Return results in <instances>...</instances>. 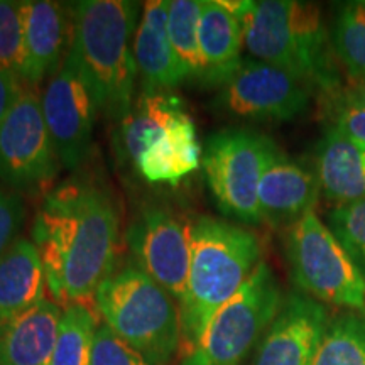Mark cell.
<instances>
[{"label":"cell","mask_w":365,"mask_h":365,"mask_svg":"<svg viewBox=\"0 0 365 365\" xmlns=\"http://www.w3.org/2000/svg\"><path fill=\"white\" fill-rule=\"evenodd\" d=\"M31 235L54 303L63 309L93 307L120 247V210L112 190L95 176L73 175L46 191Z\"/></svg>","instance_id":"1"},{"label":"cell","mask_w":365,"mask_h":365,"mask_svg":"<svg viewBox=\"0 0 365 365\" xmlns=\"http://www.w3.org/2000/svg\"><path fill=\"white\" fill-rule=\"evenodd\" d=\"M262 262V245L249 228L198 215L190 220V272L180 303L181 357L202 340L208 323Z\"/></svg>","instance_id":"2"},{"label":"cell","mask_w":365,"mask_h":365,"mask_svg":"<svg viewBox=\"0 0 365 365\" xmlns=\"http://www.w3.org/2000/svg\"><path fill=\"white\" fill-rule=\"evenodd\" d=\"M240 22L244 46L254 59L287 71L325 100L344 90L330 31L317 4L261 0Z\"/></svg>","instance_id":"3"},{"label":"cell","mask_w":365,"mask_h":365,"mask_svg":"<svg viewBox=\"0 0 365 365\" xmlns=\"http://www.w3.org/2000/svg\"><path fill=\"white\" fill-rule=\"evenodd\" d=\"M73 41L86 80L93 88L100 115L120 124L134 103L137 65L135 29L140 7L129 0L71 2Z\"/></svg>","instance_id":"4"},{"label":"cell","mask_w":365,"mask_h":365,"mask_svg":"<svg viewBox=\"0 0 365 365\" xmlns=\"http://www.w3.org/2000/svg\"><path fill=\"white\" fill-rule=\"evenodd\" d=\"M93 308L120 340L153 365L181 352L180 304L134 262L115 267L100 284Z\"/></svg>","instance_id":"5"},{"label":"cell","mask_w":365,"mask_h":365,"mask_svg":"<svg viewBox=\"0 0 365 365\" xmlns=\"http://www.w3.org/2000/svg\"><path fill=\"white\" fill-rule=\"evenodd\" d=\"M286 259L301 294L333 307L365 309V281L330 227L309 212L286 232Z\"/></svg>","instance_id":"6"},{"label":"cell","mask_w":365,"mask_h":365,"mask_svg":"<svg viewBox=\"0 0 365 365\" xmlns=\"http://www.w3.org/2000/svg\"><path fill=\"white\" fill-rule=\"evenodd\" d=\"M277 145L262 132L245 127L218 130L203 145L202 170L223 215L259 225V185Z\"/></svg>","instance_id":"7"},{"label":"cell","mask_w":365,"mask_h":365,"mask_svg":"<svg viewBox=\"0 0 365 365\" xmlns=\"http://www.w3.org/2000/svg\"><path fill=\"white\" fill-rule=\"evenodd\" d=\"M282 291L267 262H261L242 289L213 317L202 340L180 365H242L282 304Z\"/></svg>","instance_id":"8"},{"label":"cell","mask_w":365,"mask_h":365,"mask_svg":"<svg viewBox=\"0 0 365 365\" xmlns=\"http://www.w3.org/2000/svg\"><path fill=\"white\" fill-rule=\"evenodd\" d=\"M59 170L63 166L46 127L41 93L26 85L0 124V181L14 193H46Z\"/></svg>","instance_id":"9"},{"label":"cell","mask_w":365,"mask_h":365,"mask_svg":"<svg viewBox=\"0 0 365 365\" xmlns=\"http://www.w3.org/2000/svg\"><path fill=\"white\" fill-rule=\"evenodd\" d=\"M41 108L61 166L71 171L80 170L91 153L100 108L71 48L44 86Z\"/></svg>","instance_id":"10"},{"label":"cell","mask_w":365,"mask_h":365,"mask_svg":"<svg viewBox=\"0 0 365 365\" xmlns=\"http://www.w3.org/2000/svg\"><path fill=\"white\" fill-rule=\"evenodd\" d=\"M313 91L281 68L244 59L218 88L213 108L222 115L249 122H289L308 110Z\"/></svg>","instance_id":"11"},{"label":"cell","mask_w":365,"mask_h":365,"mask_svg":"<svg viewBox=\"0 0 365 365\" xmlns=\"http://www.w3.org/2000/svg\"><path fill=\"white\" fill-rule=\"evenodd\" d=\"M125 242L132 262L180 304L188 284L190 220L163 205H144L129 222Z\"/></svg>","instance_id":"12"},{"label":"cell","mask_w":365,"mask_h":365,"mask_svg":"<svg viewBox=\"0 0 365 365\" xmlns=\"http://www.w3.org/2000/svg\"><path fill=\"white\" fill-rule=\"evenodd\" d=\"M330 319L317 299L287 294L259 341L252 365H313Z\"/></svg>","instance_id":"13"},{"label":"cell","mask_w":365,"mask_h":365,"mask_svg":"<svg viewBox=\"0 0 365 365\" xmlns=\"http://www.w3.org/2000/svg\"><path fill=\"white\" fill-rule=\"evenodd\" d=\"M319 196L322 185L317 171L277 148L259 185L261 222L276 230H287L307 213L314 212Z\"/></svg>","instance_id":"14"},{"label":"cell","mask_w":365,"mask_h":365,"mask_svg":"<svg viewBox=\"0 0 365 365\" xmlns=\"http://www.w3.org/2000/svg\"><path fill=\"white\" fill-rule=\"evenodd\" d=\"M73 41L70 4L24 0V68L22 81L38 88L68 56Z\"/></svg>","instance_id":"15"},{"label":"cell","mask_w":365,"mask_h":365,"mask_svg":"<svg viewBox=\"0 0 365 365\" xmlns=\"http://www.w3.org/2000/svg\"><path fill=\"white\" fill-rule=\"evenodd\" d=\"M168 0L145 2L137 24L134 56L140 90L173 91L188 80L168 34Z\"/></svg>","instance_id":"16"},{"label":"cell","mask_w":365,"mask_h":365,"mask_svg":"<svg viewBox=\"0 0 365 365\" xmlns=\"http://www.w3.org/2000/svg\"><path fill=\"white\" fill-rule=\"evenodd\" d=\"M63 308L43 299L0 325V365H51Z\"/></svg>","instance_id":"17"},{"label":"cell","mask_w":365,"mask_h":365,"mask_svg":"<svg viewBox=\"0 0 365 365\" xmlns=\"http://www.w3.org/2000/svg\"><path fill=\"white\" fill-rule=\"evenodd\" d=\"M203 148L188 112H182L168 127L161 139L132 164L149 185L178 186L202 166Z\"/></svg>","instance_id":"18"},{"label":"cell","mask_w":365,"mask_h":365,"mask_svg":"<svg viewBox=\"0 0 365 365\" xmlns=\"http://www.w3.org/2000/svg\"><path fill=\"white\" fill-rule=\"evenodd\" d=\"M198 39L203 66L200 83L220 88L244 61L242 22L218 0H203Z\"/></svg>","instance_id":"19"},{"label":"cell","mask_w":365,"mask_h":365,"mask_svg":"<svg viewBox=\"0 0 365 365\" xmlns=\"http://www.w3.org/2000/svg\"><path fill=\"white\" fill-rule=\"evenodd\" d=\"M314 171L330 202L346 205L365 200V148L330 125L318 143Z\"/></svg>","instance_id":"20"},{"label":"cell","mask_w":365,"mask_h":365,"mask_svg":"<svg viewBox=\"0 0 365 365\" xmlns=\"http://www.w3.org/2000/svg\"><path fill=\"white\" fill-rule=\"evenodd\" d=\"M46 274L33 240L21 239L0 257V325L46 298Z\"/></svg>","instance_id":"21"},{"label":"cell","mask_w":365,"mask_h":365,"mask_svg":"<svg viewBox=\"0 0 365 365\" xmlns=\"http://www.w3.org/2000/svg\"><path fill=\"white\" fill-rule=\"evenodd\" d=\"M186 110L175 91L140 90L129 113L118 124V148L134 164L161 139L175 118Z\"/></svg>","instance_id":"22"},{"label":"cell","mask_w":365,"mask_h":365,"mask_svg":"<svg viewBox=\"0 0 365 365\" xmlns=\"http://www.w3.org/2000/svg\"><path fill=\"white\" fill-rule=\"evenodd\" d=\"M330 36L346 78L350 83H362L365 81V2L339 6Z\"/></svg>","instance_id":"23"},{"label":"cell","mask_w":365,"mask_h":365,"mask_svg":"<svg viewBox=\"0 0 365 365\" xmlns=\"http://www.w3.org/2000/svg\"><path fill=\"white\" fill-rule=\"evenodd\" d=\"M98 314L86 307L63 309L51 365H91Z\"/></svg>","instance_id":"24"},{"label":"cell","mask_w":365,"mask_h":365,"mask_svg":"<svg viewBox=\"0 0 365 365\" xmlns=\"http://www.w3.org/2000/svg\"><path fill=\"white\" fill-rule=\"evenodd\" d=\"M203 0H171L168 7V34L188 73V80L202 81V54H200V19Z\"/></svg>","instance_id":"25"},{"label":"cell","mask_w":365,"mask_h":365,"mask_svg":"<svg viewBox=\"0 0 365 365\" xmlns=\"http://www.w3.org/2000/svg\"><path fill=\"white\" fill-rule=\"evenodd\" d=\"M313 365H365V314L331 318Z\"/></svg>","instance_id":"26"},{"label":"cell","mask_w":365,"mask_h":365,"mask_svg":"<svg viewBox=\"0 0 365 365\" xmlns=\"http://www.w3.org/2000/svg\"><path fill=\"white\" fill-rule=\"evenodd\" d=\"M24 68V0H0V71L22 80Z\"/></svg>","instance_id":"27"},{"label":"cell","mask_w":365,"mask_h":365,"mask_svg":"<svg viewBox=\"0 0 365 365\" xmlns=\"http://www.w3.org/2000/svg\"><path fill=\"white\" fill-rule=\"evenodd\" d=\"M328 227L352 257L365 281V200L336 205L328 215Z\"/></svg>","instance_id":"28"},{"label":"cell","mask_w":365,"mask_h":365,"mask_svg":"<svg viewBox=\"0 0 365 365\" xmlns=\"http://www.w3.org/2000/svg\"><path fill=\"white\" fill-rule=\"evenodd\" d=\"M91 365H153L137 350L120 340L105 323L95 333Z\"/></svg>","instance_id":"29"},{"label":"cell","mask_w":365,"mask_h":365,"mask_svg":"<svg viewBox=\"0 0 365 365\" xmlns=\"http://www.w3.org/2000/svg\"><path fill=\"white\" fill-rule=\"evenodd\" d=\"M331 129L365 148V108L349 102L341 91L327 98Z\"/></svg>","instance_id":"30"},{"label":"cell","mask_w":365,"mask_h":365,"mask_svg":"<svg viewBox=\"0 0 365 365\" xmlns=\"http://www.w3.org/2000/svg\"><path fill=\"white\" fill-rule=\"evenodd\" d=\"M26 220V205L19 193L0 186V257L21 239Z\"/></svg>","instance_id":"31"},{"label":"cell","mask_w":365,"mask_h":365,"mask_svg":"<svg viewBox=\"0 0 365 365\" xmlns=\"http://www.w3.org/2000/svg\"><path fill=\"white\" fill-rule=\"evenodd\" d=\"M24 88L26 83L19 76L0 71V124L9 115V112L12 110L14 105L17 103Z\"/></svg>","instance_id":"32"},{"label":"cell","mask_w":365,"mask_h":365,"mask_svg":"<svg viewBox=\"0 0 365 365\" xmlns=\"http://www.w3.org/2000/svg\"><path fill=\"white\" fill-rule=\"evenodd\" d=\"M341 95L349 102L365 108V81H362V83H350L346 88L341 90Z\"/></svg>","instance_id":"33"}]
</instances>
